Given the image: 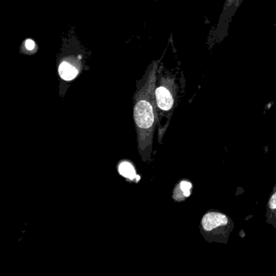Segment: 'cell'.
I'll use <instances>...</instances> for the list:
<instances>
[{
    "instance_id": "1",
    "label": "cell",
    "mask_w": 276,
    "mask_h": 276,
    "mask_svg": "<svg viewBox=\"0 0 276 276\" xmlns=\"http://www.w3.org/2000/svg\"><path fill=\"white\" fill-rule=\"evenodd\" d=\"M155 69L151 70L142 86L134 96V121L136 130L137 145L143 161L151 159L154 134L158 124V112L155 102Z\"/></svg>"
},
{
    "instance_id": "2",
    "label": "cell",
    "mask_w": 276,
    "mask_h": 276,
    "mask_svg": "<svg viewBox=\"0 0 276 276\" xmlns=\"http://www.w3.org/2000/svg\"><path fill=\"white\" fill-rule=\"evenodd\" d=\"M200 232L209 243L227 244L234 228L231 217L216 210H209L202 217Z\"/></svg>"
},
{
    "instance_id": "3",
    "label": "cell",
    "mask_w": 276,
    "mask_h": 276,
    "mask_svg": "<svg viewBox=\"0 0 276 276\" xmlns=\"http://www.w3.org/2000/svg\"><path fill=\"white\" fill-rule=\"evenodd\" d=\"M58 73L62 79L66 81H72L79 74V67L76 60H65L58 66Z\"/></svg>"
},
{
    "instance_id": "6",
    "label": "cell",
    "mask_w": 276,
    "mask_h": 276,
    "mask_svg": "<svg viewBox=\"0 0 276 276\" xmlns=\"http://www.w3.org/2000/svg\"><path fill=\"white\" fill-rule=\"evenodd\" d=\"M117 169L120 175L125 179L130 181H135L137 176L136 170L130 161H122L119 163Z\"/></svg>"
},
{
    "instance_id": "7",
    "label": "cell",
    "mask_w": 276,
    "mask_h": 276,
    "mask_svg": "<svg viewBox=\"0 0 276 276\" xmlns=\"http://www.w3.org/2000/svg\"><path fill=\"white\" fill-rule=\"evenodd\" d=\"M25 45V47H26V49H27L29 51H32V50L34 49L35 43L33 40H31V39H28V40H26Z\"/></svg>"
},
{
    "instance_id": "4",
    "label": "cell",
    "mask_w": 276,
    "mask_h": 276,
    "mask_svg": "<svg viewBox=\"0 0 276 276\" xmlns=\"http://www.w3.org/2000/svg\"><path fill=\"white\" fill-rule=\"evenodd\" d=\"M192 187L193 186L190 181H181L173 190V200L176 202H182L186 200V198H188L191 194Z\"/></svg>"
},
{
    "instance_id": "5",
    "label": "cell",
    "mask_w": 276,
    "mask_h": 276,
    "mask_svg": "<svg viewBox=\"0 0 276 276\" xmlns=\"http://www.w3.org/2000/svg\"><path fill=\"white\" fill-rule=\"evenodd\" d=\"M266 216L267 224L272 225L276 230V184L267 202Z\"/></svg>"
}]
</instances>
